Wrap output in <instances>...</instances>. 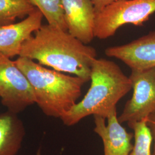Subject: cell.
<instances>
[{
	"label": "cell",
	"mask_w": 155,
	"mask_h": 155,
	"mask_svg": "<svg viewBox=\"0 0 155 155\" xmlns=\"http://www.w3.org/2000/svg\"><path fill=\"white\" fill-rule=\"evenodd\" d=\"M0 97L4 106L18 114L35 104L33 88L11 58L0 54Z\"/></svg>",
	"instance_id": "5b68a950"
},
{
	"label": "cell",
	"mask_w": 155,
	"mask_h": 155,
	"mask_svg": "<svg viewBox=\"0 0 155 155\" xmlns=\"http://www.w3.org/2000/svg\"><path fill=\"white\" fill-rule=\"evenodd\" d=\"M15 61L33 88L35 104L47 116L61 118L77 103L87 83L81 78L47 68L24 57Z\"/></svg>",
	"instance_id": "3957f363"
},
{
	"label": "cell",
	"mask_w": 155,
	"mask_h": 155,
	"mask_svg": "<svg viewBox=\"0 0 155 155\" xmlns=\"http://www.w3.org/2000/svg\"><path fill=\"white\" fill-rule=\"evenodd\" d=\"M105 53L121 61L131 70L155 67V31L127 44L108 47Z\"/></svg>",
	"instance_id": "52a82bcc"
},
{
	"label": "cell",
	"mask_w": 155,
	"mask_h": 155,
	"mask_svg": "<svg viewBox=\"0 0 155 155\" xmlns=\"http://www.w3.org/2000/svg\"><path fill=\"white\" fill-rule=\"evenodd\" d=\"M129 78L133 95L118 117L119 122L127 125L144 120L155 111V67L132 70Z\"/></svg>",
	"instance_id": "8992f818"
},
{
	"label": "cell",
	"mask_w": 155,
	"mask_h": 155,
	"mask_svg": "<svg viewBox=\"0 0 155 155\" xmlns=\"http://www.w3.org/2000/svg\"><path fill=\"white\" fill-rule=\"evenodd\" d=\"M154 13L155 0H116L97 14L95 38H110L127 24L142 27Z\"/></svg>",
	"instance_id": "277c9868"
},
{
	"label": "cell",
	"mask_w": 155,
	"mask_h": 155,
	"mask_svg": "<svg viewBox=\"0 0 155 155\" xmlns=\"http://www.w3.org/2000/svg\"><path fill=\"white\" fill-rule=\"evenodd\" d=\"M147 125L150 129L153 141L152 154L155 155V111L147 117Z\"/></svg>",
	"instance_id": "9a60e30c"
},
{
	"label": "cell",
	"mask_w": 155,
	"mask_h": 155,
	"mask_svg": "<svg viewBox=\"0 0 155 155\" xmlns=\"http://www.w3.org/2000/svg\"><path fill=\"white\" fill-rule=\"evenodd\" d=\"M35 9L28 0H0V27L26 18Z\"/></svg>",
	"instance_id": "7c38bea8"
},
{
	"label": "cell",
	"mask_w": 155,
	"mask_h": 155,
	"mask_svg": "<svg viewBox=\"0 0 155 155\" xmlns=\"http://www.w3.org/2000/svg\"><path fill=\"white\" fill-rule=\"evenodd\" d=\"M133 130L134 143L129 155H152V137L147 125V118L128 125Z\"/></svg>",
	"instance_id": "5bb4252c"
},
{
	"label": "cell",
	"mask_w": 155,
	"mask_h": 155,
	"mask_svg": "<svg viewBox=\"0 0 155 155\" xmlns=\"http://www.w3.org/2000/svg\"><path fill=\"white\" fill-rule=\"evenodd\" d=\"M91 85L82 100L61 117L63 124L74 125L93 115L106 119L117 109V104L132 89V83L114 61L94 60L91 68Z\"/></svg>",
	"instance_id": "7a4b0ae2"
},
{
	"label": "cell",
	"mask_w": 155,
	"mask_h": 155,
	"mask_svg": "<svg viewBox=\"0 0 155 155\" xmlns=\"http://www.w3.org/2000/svg\"><path fill=\"white\" fill-rule=\"evenodd\" d=\"M43 15L36 8L22 21L0 27V54L20 56L22 45L42 25Z\"/></svg>",
	"instance_id": "30bf717a"
},
{
	"label": "cell",
	"mask_w": 155,
	"mask_h": 155,
	"mask_svg": "<svg viewBox=\"0 0 155 155\" xmlns=\"http://www.w3.org/2000/svg\"><path fill=\"white\" fill-rule=\"evenodd\" d=\"M18 114L9 111L0 114V155H17L25 135Z\"/></svg>",
	"instance_id": "8fae6325"
},
{
	"label": "cell",
	"mask_w": 155,
	"mask_h": 155,
	"mask_svg": "<svg viewBox=\"0 0 155 155\" xmlns=\"http://www.w3.org/2000/svg\"><path fill=\"white\" fill-rule=\"evenodd\" d=\"M67 31L85 45L95 38L96 12L91 0H61Z\"/></svg>",
	"instance_id": "ba28073f"
},
{
	"label": "cell",
	"mask_w": 155,
	"mask_h": 155,
	"mask_svg": "<svg viewBox=\"0 0 155 155\" xmlns=\"http://www.w3.org/2000/svg\"><path fill=\"white\" fill-rule=\"evenodd\" d=\"M94 131L102 139L104 155H129L132 150L134 134L129 133L119 122L117 109L105 118L94 116Z\"/></svg>",
	"instance_id": "9c48e42d"
},
{
	"label": "cell",
	"mask_w": 155,
	"mask_h": 155,
	"mask_svg": "<svg viewBox=\"0 0 155 155\" xmlns=\"http://www.w3.org/2000/svg\"><path fill=\"white\" fill-rule=\"evenodd\" d=\"M42 13L48 24L67 31L61 0H28Z\"/></svg>",
	"instance_id": "4fadbf2b"
},
{
	"label": "cell",
	"mask_w": 155,
	"mask_h": 155,
	"mask_svg": "<svg viewBox=\"0 0 155 155\" xmlns=\"http://www.w3.org/2000/svg\"><path fill=\"white\" fill-rule=\"evenodd\" d=\"M94 5V8L97 14L104 9L107 6L109 5L111 3L116 0H91Z\"/></svg>",
	"instance_id": "2e32d148"
},
{
	"label": "cell",
	"mask_w": 155,
	"mask_h": 155,
	"mask_svg": "<svg viewBox=\"0 0 155 155\" xmlns=\"http://www.w3.org/2000/svg\"><path fill=\"white\" fill-rule=\"evenodd\" d=\"M97 55L94 47L84 44L68 31L47 24L42 25L24 43L19 56L37 61L59 72L73 74L87 82Z\"/></svg>",
	"instance_id": "6da1fadb"
}]
</instances>
